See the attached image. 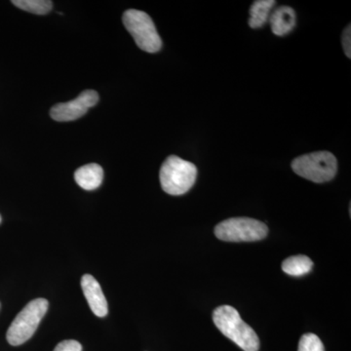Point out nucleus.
Listing matches in <instances>:
<instances>
[{"label": "nucleus", "instance_id": "f257e3e1", "mask_svg": "<svg viewBox=\"0 0 351 351\" xmlns=\"http://www.w3.org/2000/svg\"><path fill=\"white\" fill-rule=\"evenodd\" d=\"M213 321L223 336L237 343L244 351H258L260 339L258 335L240 317L234 307L221 306L213 313Z\"/></svg>", "mask_w": 351, "mask_h": 351}, {"label": "nucleus", "instance_id": "f03ea898", "mask_svg": "<svg viewBox=\"0 0 351 351\" xmlns=\"http://www.w3.org/2000/svg\"><path fill=\"white\" fill-rule=\"evenodd\" d=\"M197 177L195 164L171 156L161 166L159 179L161 186L170 195H182L193 188Z\"/></svg>", "mask_w": 351, "mask_h": 351}, {"label": "nucleus", "instance_id": "7ed1b4c3", "mask_svg": "<svg viewBox=\"0 0 351 351\" xmlns=\"http://www.w3.org/2000/svg\"><path fill=\"white\" fill-rule=\"evenodd\" d=\"M292 169L300 177L322 184L334 179L338 171V161L332 152H313L294 159Z\"/></svg>", "mask_w": 351, "mask_h": 351}, {"label": "nucleus", "instance_id": "20e7f679", "mask_svg": "<svg viewBox=\"0 0 351 351\" xmlns=\"http://www.w3.org/2000/svg\"><path fill=\"white\" fill-rule=\"evenodd\" d=\"M47 300L36 299L23 308L7 331L6 338L11 346H21L34 336L39 323L48 311Z\"/></svg>", "mask_w": 351, "mask_h": 351}, {"label": "nucleus", "instance_id": "39448f33", "mask_svg": "<svg viewBox=\"0 0 351 351\" xmlns=\"http://www.w3.org/2000/svg\"><path fill=\"white\" fill-rule=\"evenodd\" d=\"M122 20L140 49L147 53H156L161 49L162 40L154 21L147 13L130 9L124 12Z\"/></svg>", "mask_w": 351, "mask_h": 351}, {"label": "nucleus", "instance_id": "423d86ee", "mask_svg": "<svg viewBox=\"0 0 351 351\" xmlns=\"http://www.w3.org/2000/svg\"><path fill=\"white\" fill-rule=\"evenodd\" d=\"M267 233L265 223L251 218L226 219L215 228V235L226 242L258 241L267 237Z\"/></svg>", "mask_w": 351, "mask_h": 351}, {"label": "nucleus", "instance_id": "0eeeda50", "mask_svg": "<svg viewBox=\"0 0 351 351\" xmlns=\"http://www.w3.org/2000/svg\"><path fill=\"white\" fill-rule=\"evenodd\" d=\"M99 94L94 90H85L75 100L57 104L51 108L50 115L59 122L73 121L86 114L90 108L98 104Z\"/></svg>", "mask_w": 351, "mask_h": 351}, {"label": "nucleus", "instance_id": "6e6552de", "mask_svg": "<svg viewBox=\"0 0 351 351\" xmlns=\"http://www.w3.org/2000/svg\"><path fill=\"white\" fill-rule=\"evenodd\" d=\"M82 288L88 304L95 315L105 317L108 313V302L96 278L90 274H85L82 278Z\"/></svg>", "mask_w": 351, "mask_h": 351}, {"label": "nucleus", "instance_id": "1a4fd4ad", "mask_svg": "<svg viewBox=\"0 0 351 351\" xmlns=\"http://www.w3.org/2000/svg\"><path fill=\"white\" fill-rule=\"evenodd\" d=\"M76 184L85 191H94L101 186L104 170L99 164L91 163L78 168L75 173Z\"/></svg>", "mask_w": 351, "mask_h": 351}, {"label": "nucleus", "instance_id": "9d476101", "mask_svg": "<svg viewBox=\"0 0 351 351\" xmlns=\"http://www.w3.org/2000/svg\"><path fill=\"white\" fill-rule=\"evenodd\" d=\"M272 32L276 36H283L289 34L295 25L294 9L289 6H281L269 17Z\"/></svg>", "mask_w": 351, "mask_h": 351}, {"label": "nucleus", "instance_id": "9b49d317", "mask_svg": "<svg viewBox=\"0 0 351 351\" xmlns=\"http://www.w3.org/2000/svg\"><path fill=\"white\" fill-rule=\"evenodd\" d=\"M274 0H258L252 4L249 25L252 29L262 27L269 19L270 11L276 5Z\"/></svg>", "mask_w": 351, "mask_h": 351}, {"label": "nucleus", "instance_id": "f8f14e48", "mask_svg": "<svg viewBox=\"0 0 351 351\" xmlns=\"http://www.w3.org/2000/svg\"><path fill=\"white\" fill-rule=\"evenodd\" d=\"M313 267V261L304 255L292 256L282 263L283 271L292 276H304L311 272Z\"/></svg>", "mask_w": 351, "mask_h": 351}, {"label": "nucleus", "instance_id": "ddd939ff", "mask_svg": "<svg viewBox=\"0 0 351 351\" xmlns=\"http://www.w3.org/2000/svg\"><path fill=\"white\" fill-rule=\"evenodd\" d=\"M12 3L22 10L36 15H46L53 8V2L49 0H13Z\"/></svg>", "mask_w": 351, "mask_h": 351}, {"label": "nucleus", "instance_id": "4468645a", "mask_svg": "<svg viewBox=\"0 0 351 351\" xmlns=\"http://www.w3.org/2000/svg\"><path fill=\"white\" fill-rule=\"evenodd\" d=\"M298 351H325L322 341L316 335L304 334L300 339Z\"/></svg>", "mask_w": 351, "mask_h": 351}, {"label": "nucleus", "instance_id": "2eb2a0df", "mask_svg": "<svg viewBox=\"0 0 351 351\" xmlns=\"http://www.w3.org/2000/svg\"><path fill=\"white\" fill-rule=\"evenodd\" d=\"M54 351H82V346L73 339H66V341H61L55 348Z\"/></svg>", "mask_w": 351, "mask_h": 351}, {"label": "nucleus", "instance_id": "dca6fc26", "mask_svg": "<svg viewBox=\"0 0 351 351\" xmlns=\"http://www.w3.org/2000/svg\"><path fill=\"white\" fill-rule=\"evenodd\" d=\"M343 47L346 56L351 58V29L350 25L345 29L343 34Z\"/></svg>", "mask_w": 351, "mask_h": 351}, {"label": "nucleus", "instance_id": "f3484780", "mask_svg": "<svg viewBox=\"0 0 351 351\" xmlns=\"http://www.w3.org/2000/svg\"><path fill=\"white\" fill-rule=\"evenodd\" d=\"M0 221H1V216H0Z\"/></svg>", "mask_w": 351, "mask_h": 351}]
</instances>
